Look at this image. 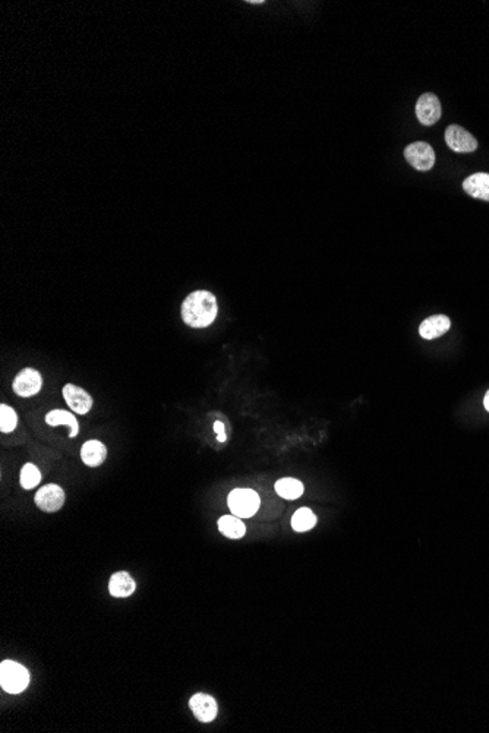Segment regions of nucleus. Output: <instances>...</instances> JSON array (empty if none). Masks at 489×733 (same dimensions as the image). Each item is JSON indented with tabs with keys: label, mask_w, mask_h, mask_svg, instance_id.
Wrapping results in <instances>:
<instances>
[{
	"label": "nucleus",
	"mask_w": 489,
	"mask_h": 733,
	"mask_svg": "<svg viewBox=\"0 0 489 733\" xmlns=\"http://www.w3.org/2000/svg\"><path fill=\"white\" fill-rule=\"evenodd\" d=\"M219 305L216 296L207 290L191 293L182 303V319L192 328H207L216 321Z\"/></svg>",
	"instance_id": "f257e3e1"
},
{
	"label": "nucleus",
	"mask_w": 489,
	"mask_h": 733,
	"mask_svg": "<svg viewBox=\"0 0 489 733\" xmlns=\"http://www.w3.org/2000/svg\"><path fill=\"white\" fill-rule=\"evenodd\" d=\"M30 685L27 667L14 660H3L0 665V687L8 694H21Z\"/></svg>",
	"instance_id": "f03ea898"
},
{
	"label": "nucleus",
	"mask_w": 489,
	"mask_h": 733,
	"mask_svg": "<svg viewBox=\"0 0 489 733\" xmlns=\"http://www.w3.org/2000/svg\"><path fill=\"white\" fill-rule=\"evenodd\" d=\"M228 505L233 515L239 518L254 517L261 505V498L252 489H234L228 498Z\"/></svg>",
	"instance_id": "7ed1b4c3"
},
{
	"label": "nucleus",
	"mask_w": 489,
	"mask_h": 733,
	"mask_svg": "<svg viewBox=\"0 0 489 733\" xmlns=\"http://www.w3.org/2000/svg\"><path fill=\"white\" fill-rule=\"evenodd\" d=\"M405 158L413 169L428 171L435 164L434 148L426 142H413L406 147Z\"/></svg>",
	"instance_id": "20e7f679"
},
{
	"label": "nucleus",
	"mask_w": 489,
	"mask_h": 733,
	"mask_svg": "<svg viewBox=\"0 0 489 733\" xmlns=\"http://www.w3.org/2000/svg\"><path fill=\"white\" fill-rule=\"evenodd\" d=\"M41 387H43L41 373L39 371L33 369V368L22 369L15 376L14 384H12V388H14V393L17 396H19V397H24V398H28V397L39 394L40 391H41Z\"/></svg>",
	"instance_id": "39448f33"
},
{
	"label": "nucleus",
	"mask_w": 489,
	"mask_h": 733,
	"mask_svg": "<svg viewBox=\"0 0 489 733\" xmlns=\"http://www.w3.org/2000/svg\"><path fill=\"white\" fill-rule=\"evenodd\" d=\"M35 505L44 512H56L65 503V490L59 485L50 483L39 489L34 497Z\"/></svg>",
	"instance_id": "423d86ee"
},
{
	"label": "nucleus",
	"mask_w": 489,
	"mask_h": 733,
	"mask_svg": "<svg viewBox=\"0 0 489 733\" xmlns=\"http://www.w3.org/2000/svg\"><path fill=\"white\" fill-rule=\"evenodd\" d=\"M445 142L456 153H473L478 148L476 138L459 124H450L445 129Z\"/></svg>",
	"instance_id": "0eeeda50"
},
{
	"label": "nucleus",
	"mask_w": 489,
	"mask_h": 733,
	"mask_svg": "<svg viewBox=\"0 0 489 733\" xmlns=\"http://www.w3.org/2000/svg\"><path fill=\"white\" fill-rule=\"evenodd\" d=\"M443 115V109H441V103H440V98H438L435 94H423L419 97L418 103H416V116L419 119V122L425 126H431V124H435L438 120H440Z\"/></svg>",
	"instance_id": "6e6552de"
},
{
	"label": "nucleus",
	"mask_w": 489,
	"mask_h": 733,
	"mask_svg": "<svg viewBox=\"0 0 489 733\" xmlns=\"http://www.w3.org/2000/svg\"><path fill=\"white\" fill-rule=\"evenodd\" d=\"M190 709L201 723H210L217 717V701L208 694H195L190 700Z\"/></svg>",
	"instance_id": "1a4fd4ad"
},
{
	"label": "nucleus",
	"mask_w": 489,
	"mask_h": 733,
	"mask_svg": "<svg viewBox=\"0 0 489 733\" xmlns=\"http://www.w3.org/2000/svg\"><path fill=\"white\" fill-rule=\"evenodd\" d=\"M62 394H64V398L68 406L77 414L84 416L91 411L93 398L85 389L73 384H68L64 387V389H62Z\"/></svg>",
	"instance_id": "9d476101"
},
{
	"label": "nucleus",
	"mask_w": 489,
	"mask_h": 733,
	"mask_svg": "<svg viewBox=\"0 0 489 733\" xmlns=\"http://www.w3.org/2000/svg\"><path fill=\"white\" fill-rule=\"evenodd\" d=\"M136 590L135 579L127 571H119L113 574L109 581V593L116 599H124L132 596Z\"/></svg>",
	"instance_id": "9b49d317"
},
{
	"label": "nucleus",
	"mask_w": 489,
	"mask_h": 733,
	"mask_svg": "<svg viewBox=\"0 0 489 733\" xmlns=\"http://www.w3.org/2000/svg\"><path fill=\"white\" fill-rule=\"evenodd\" d=\"M451 326V321L445 315H434V317L426 318L421 326L419 334L425 340H435L444 335Z\"/></svg>",
	"instance_id": "f8f14e48"
},
{
	"label": "nucleus",
	"mask_w": 489,
	"mask_h": 733,
	"mask_svg": "<svg viewBox=\"0 0 489 733\" xmlns=\"http://www.w3.org/2000/svg\"><path fill=\"white\" fill-rule=\"evenodd\" d=\"M107 458V448L102 440H86L81 448V460L89 467L102 465Z\"/></svg>",
	"instance_id": "ddd939ff"
},
{
	"label": "nucleus",
	"mask_w": 489,
	"mask_h": 733,
	"mask_svg": "<svg viewBox=\"0 0 489 733\" xmlns=\"http://www.w3.org/2000/svg\"><path fill=\"white\" fill-rule=\"evenodd\" d=\"M465 192L476 199H482L489 202V174L488 173H476L469 176L463 182Z\"/></svg>",
	"instance_id": "4468645a"
},
{
	"label": "nucleus",
	"mask_w": 489,
	"mask_h": 733,
	"mask_svg": "<svg viewBox=\"0 0 489 733\" xmlns=\"http://www.w3.org/2000/svg\"><path fill=\"white\" fill-rule=\"evenodd\" d=\"M46 423L48 426H60V425H65L68 427H71V434H69V438H77V435L80 434V425L77 422V417H75L73 414H71L69 411L66 410H52L48 411L46 414Z\"/></svg>",
	"instance_id": "2eb2a0df"
},
{
	"label": "nucleus",
	"mask_w": 489,
	"mask_h": 733,
	"mask_svg": "<svg viewBox=\"0 0 489 733\" xmlns=\"http://www.w3.org/2000/svg\"><path fill=\"white\" fill-rule=\"evenodd\" d=\"M219 530L223 536L229 539H241L246 533V526L242 518L236 515H224L219 520Z\"/></svg>",
	"instance_id": "dca6fc26"
},
{
	"label": "nucleus",
	"mask_w": 489,
	"mask_h": 733,
	"mask_svg": "<svg viewBox=\"0 0 489 733\" xmlns=\"http://www.w3.org/2000/svg\"><path fill=\"white\" fill-rule=\"evenodd\" d=\"M304 485L300 480L297 479H293V477H284V479H280L277 483H275V492H277L279 497L284 498V499H290V501H295L297 498H300L304 495Z\"/></svg>",
	"instance_id": "f3484780"
},
{
	"label": "nucleus",
	"mask_w": 489,
	"mask_h": 733,
	"mask_svg": "<svg viewBox=\"0 0 489 733\" xmlns=\"http://www.w3.org/2000/svg\"><path fill=\"white\" fill-rule=\"evenodd\" d=\"M317 526V515L309 508H299L292 517V527L295 532L304 533L309 532Z\"/></svg>",
	"instance_id": "a211bd4d"
},
{
	"label": "nucleus",
	"mask_w": 489,
	"mask_h": 733,
	"mask_svg": "<svg viewBox=\"0 0 489 733\" xmlns=\"http://www.w3.org/2000/svg\"><path fill=\"white\" fill-rule=\"evenodd\" d=\"M40 482H41V473L39 470V467H37L33 463L25 464L21 469V473H19V483H21V486L24 489L30 490V489H34Z\"/></svg>",
	"instance_id": "6ab92c4d"
},
{
	"label": "nucleus",
	"mask_w": 489,
	"mask_h": 733,
	"mask_svg": "<svg viewBox=\"0 0 489 733\" xmlns=\"http://www.w3.org/2000/svg\"><path fill=\"white\" fill-rule=\"evenodd\" d=\"M17 425H18V416L15 410L6 406V404H2V406H0V431H2L3 434H10L15 431Z\"/></svg>",
	"instance_id": "aec40b11"
},
{
	"label": "nucleus",
	"mask_w": 489,
	"mask_h": 733,
	"mask_svg": "<svg viewBox=\"0 0 489 733\" xmlns=\"http://www.w3.org/2000/svg\"><path fill=\"white\" fill-rule=\"evenodd\" d=\"M214 431L219 432V440L220 442H224L225 440V434H224V425L221 422H216L214 423Z\"/></svg>",
	"instance_id": "412c9836"
},
{
	"label": "nucleus",
	"mask_w": 489,
	"mask_h": 733,
	"mask_svg": "<svg viewBox=\"0 0 489 733\" xmlns=\"http://www.w3.org/2000/svg\"><path fill=\"white\" fill-rule=\"evenodd\" d=\"M483 406L485 409L489 411V391L485 394V398H483Z\"/></svg>",
	"instance_id": "4be33fe9"
},
{
	"label": "nucleus",
	"mask_w": 489,
	"mask_h": 733,
	"mask_svg": "<svg viewBox=\"0 0 489 733\" xmlns=\"http://www.w3.org/2000/svg\"><path fill=\"white\" fill-rule=\"evenodd\" d=\"M249 3H252V5H262V3H264V0H259V2H255V0H252V2H249Z\"/></svg>",
	"instance_id": "5701e85b"
}]
</instances>
